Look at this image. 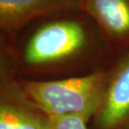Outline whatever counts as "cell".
Returning <instances> with one entry per match:
<instances>
[{
    "label": "cell",
    "instance_id": "cell-4",
    "mask_svg": "<svg viewBox=\"0 0 129 129\" xmlns=\"http://www.w3.org/2000/svg\"><path fill=\"white\" fill-rule=\"evenodd\" d=\"M46 115L25 91L16 76L0 80V129H49Z\"/></svg>",
    "mask_w": 129,
    "mask_h": 129
},
{
    "label": "cell",
    "instance_id": "cell-7",
    "mask_svg": "<svg viewBox=\"0 0 129 129\" xmlns=\"http://www.w3.org/2000/svg\"><path fill=\"white\" fill-rule=\"evenodd\" d=\"M17 77V63L14 42L0 33V80L8 77Z\"/></svg>",
    "mask_w": 129,
    "mask_h": 129
},
{
    "label": "cell",
    "instance_id": "cell-5",
    "mask_svg": "<svg viewBox=\"0 0 129 129\" xmlns=\"http://www.w3.org/2000/svg\"><path fill=\"white\" fill-rule=\"evenodd\" d=\"M67 12H82V0H0V33L11 38L35 19Z\"/></svg>",
    "mask_w": 129,
    "mask_h": 129
},
{
    "label": "cell",
    "instance_id": "cell-2",
    "mask_svg": "<svg viewBox=\"0 0 129 129\" xmlns=\"http://www.w3.org/2000/svg\"><path fill=\"white\" fill-rule=\"evenodd\" d=\"M106 75L105 68L58 79L19 78L33 102L50 118L78 116L90 123L102 102Z\"/></svg>",
    "mask_w": 129,
    "mask_h": 129
},
{
    "label": "cell",
    "instance_id": "cell-1",
    "mask_svg": "<svg viewBox=\"0 0 129 129\" xmlns=\"http://www.w3.org/2000/svg\"><path fill=\"white\" fill-rule=\"evenodd\" d=\"M67 12L43 21L14 43L17 77L47 80L107 68L114 55L96 23Z\"/></svg>",
    "mask_w": 129,
    "mask_h": 129
},
{
    "label": "cell",
    "instance_id": "cell-3",
    "mask_svg": "<svg viewBox=\"0 0 129 129\" xmlns=\"http://www.w3.org/2000/svg\"><path fill=\"white\" fill-rule=\"evenodd\" d=\"M102 102L90 129H129V48L114 56L106 68Z\"/></svg>",
    "mask_w": 129,
    "mask_h": 129
},
{
    "label": "cell",
    "instance_id": "cell-8",
    "mask_svg": "<svg viewBox=\"0 0 129 129\" xmlns=\"http://www.w3.org/2000/svg\"><path fill=\"white\" fill-rule=\"evenodd\" d=\"M49 129H90L89 122L78 116H62L50 118Z\"/></svg>",
    "mask_w": 129,
    "mask_h": 129
},
{
    "label": "cell",
    "instance_id": "cell-6",
    "mask_svg": "<svg viewBox=\"0 0 129 129\" xmlns=\"http://www.w3.org/2000/svg\"><path fill=\"white\" fill-rule=\"evenodd\" d=\"M82 12L96 23L115 56L129 48V0H82Z\"/></svg>",
    "mask_w": 129,
    "mask_h": 129
}]
</instances>
